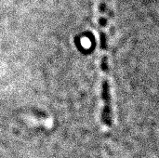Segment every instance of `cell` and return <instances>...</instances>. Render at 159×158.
I'll return each mask as SVG.
<instances>
[{"mask_svg": "<svg viewBox=\"0 0 159 158\" xmlns=\"http://www.w3.org/2000/svg\"><path fill=\"white\" fill-rule=\"evenodd\" d=\"M99 9V31L100 48H101V70L102 86L101 99L102 102V121L106 127L112 125V98L110 86L109 68V0H98Z\"/></svg>", "mask_w": 159, "mask_h": 158, "instance_id": "6da1fadb", "label": "cell"}]
</instances>
